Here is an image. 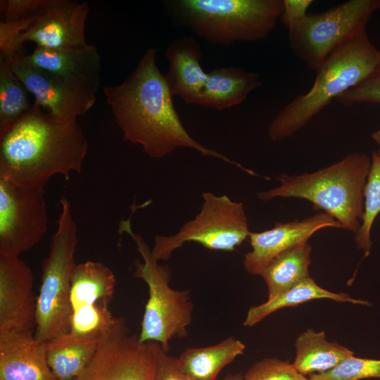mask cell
Returning a JSON list of instances; mask_svg holds the SVG:
<instances>
[{
  "mask_svg": "<svg viewBox=\"0 0 380 380\" xmlns=\"http://www.w3.org/2000/svg\"><path fill=\"white\" fill-rule=\"evenodd\" d=\"M156 54V48L147 49L122 83L103 87L123 139L140 145L153 158H163L177 148L185 147L250 173V170L205 147L189 134L175 108L165 76L157 65Z\"/></svg>",
  "mask_w": 380,
  "mask_h": 380,
  "instance_id": "cell-1",
  "label": "cell"
},
{
  "mask_svg": "<svg viewBox=\"0 0 380 380\" xmlns=\"http://www.w3.org/2000/svg\"><path fill=\"white\" fill-rule=\"evenodd\" d=\"M87 139L77 119L63 118L34 104L0 134V177L18 185L44 189L60 175L80 173Z\"/></svg>",
  "mask_w": 380,
  "mask_h": 380,
  "instance_id": "cell-2",
  "label": "cell"
},
{
  "mask_svg": "<svg viewBox=\"0 0 380 380\" xmlns=\"http://www.w3.org/2000/svg\"><path fill=\"white\" fill-rule=\"evenodd\" d=\"M380 62V51L367 32L333 51L316 70L312 86L286 104L268 126L274 141L284 140L301 129L332 100L367 78Z\"/></svg>",
  "mask_w": 380,
  "mask_h": 380,
  "instance_id": "cell-3",
  "label": "cell"
},
{
  "mask_svg": "<svg viewBox=\"0 0 380 380\" xmlns=\"http://www.w3.org/2000/svg\"><path fill=\"white\" fill-rule=\"evenodd\" d=\"M367 154L355 153L341 160L312 173L276 179L280 186L260 191V201L274 198H298L310 201L355 234L363 215V192L371 167Z\"/></svg>",
  "mask_w": 380,
  "mask_h": 380,
  "instance_id": "cell-4",
  "label": "cell"
},
{
  "mask_svg": "<svg viewBox=\"0 0 380 380\" xmlns=\"http://www.w3.org/2000/svg\"><path fill=\"white\" fill-rule=\"evenodd\" d=\"M167 5L182 24L222 45L265 39L283 11V0H175Z\"/></svg>",
  "mask_w": 380,
  "mask_h": 380,
  "instance_id": "cell-5",
  "label": "cell"
},
{
  "mask_svg": "<svg viewBox=\"0 0 380 380\" xmlns=\"http://www.w3.org/2000/svg\"><path fill=\"white\" fill-rule=\"evenodd\" d=\"M57 228L48 255L42 260L39 292L37 297L35 338L46 343L70 330L71 281L76 263L77 228L72 208L63 196Z\"/></svg>",
  "mask_w": 380,
  "mask_h": 380,
  "instance_id": "cell-6",
  "label": "cell"
},
{
  "mask_svg": "<svg viewBox=\"0 0 380 380\" xmlns=\"http://www.w3.org/2000/svg\"><path fill=\"white\" fill-rule=\"evenodd\" d=\"M119 232L128 234L135 242L143 262H135L134 276L144 280L148 288L139 341L156 342L167 352L170 339L188 334L193 310L189 291L170 286L169 267L158 264L144 239L132 230L130 218L120 222Z\"/></svg>",
  "mask_w": 380,
  "mask_h": 380,
  "instance_id": "cell-7",
  "label": "cell"
},
{
  "mask_svg": "<svg viewBox=\"0 0 380 380\" xmlns=\"http://www.w3.org/2000/svg\"><path fill=\"white\" fill-rule=\"evenodd\" d=\"M380 0H349L329 9L308 13L289 32L291 49L311 70L315 71L336 48L366 32Z\"/></svg>",
  "mask_w": 380,
  "mask_h": 380,
  "instance_id": "cell-8",
  "label": "cell"
},
{
  "mask_svg": "<svg viewBox=\"0 0 380 380\" xmlns=\"http://www.w3.org/2000/svg\"><path fill=\"white\" fill-rule=\"evenodd\" d=\"M203 204L198 215L172 236L155 237L152 254L158 260H168L173 251L186 242H196L204 248L234 251L249 237L248 219L243 205L227 195L202 194Z\"/></svg>",
  "mask_w": 380,
  "mask_h": 380,
  "instance_id": "cell-9",
  "label": "cell"
},
{
  "mask_svg": "<svg viewBox=\"0 0 380 380\" xmlns=\"http://www.w3.org/2000/svg\"><path fill=\"white\" fill-rule=\"evenodd\" d=\"M153 341L140 343L123 318L103 329L97 350L84 373L74 380H153Z\"/></svg>",
  "mask_w": 380,
  "mask_h": 380,
  "instance_id": "cell-10",
  "label": "cell"
},
{
  "mask_svg": "<svg viewBox=\"0 0 380 380\" xmlns=\"http://www.w3.org/2000/svg\"><path fill=\"white\" fill-rule=\"evenodd\" d=\"M47 229L44 189L24 187L0 177V255L20 257Z\"/></svg>",
  "mask_w": 380,
  "mask_h": 380,
  "instance_id": "cell-11",
  "label": "cell"
},
{
  "mask_svg": "<svg viewBox=\"0 0 380 380\" xmlns=\"http://www.w3.org/2000/svg\"><path fill=\"white\" fill-rule=\"evenodd\" d=\"M116 279L111 270L101 262L87 261L77 264L70 294V332L77 336L100 334L114 319L109 305Z\"/></svg>",
  "mask_w": 380,
  "mask_h": 380,
  "instance_id": "cell-12",
  "label": "cell"
},
{
  "mask_svg": "<svg viewBox=\"0 0 380 380\" xmlns=\"http://www.w3.org/2000/svg\"><path fill=\"white\" fill-rule=\"evenodd\" d=\"M89 11L87 2L44 0L33 22L21 33L20 42L57 50L86 46L84 30Z\"/></svg>",
  "mask_w": 380,
  "mask_h": 380,
  "instance_id": "cell-13",
  "label": "cell"
},
{
  "mask_svg": "<svg viewBox=\"0 0 380 380\" xmlns=\"http://www.w3.org/2000/svg\"><path fill=\"white\" fill-rule=\"evenodd\" d=\"M26 55L10 65L34 97V103L63 118L77 119L94 105L96 95L82 91L49 71L30 63Z\"/></svg>",
  "mask_w": 380,
  "mask_h": 380,
  "instance_id": "cell-14",
  "label": "cell"
},
{
  "mask_svg": "<svg viewBox=\"0 0 380 380\" xmlns=\"http://www.w3.org/2000/svg\"><path fill=\"white\" fill-rule=\"evenodd\" d=\"M31 268L20 258L0 255V331L34 334L37 298Z\"/></svg>",
  "mask_w": 380,
  "mask_h": 380,
  "instance_id": "cell-15",
  "label": "cell"
},
{
  "mask_svg": "<svg viewBox=\"0 0 380 380\" xmlns=\"http://www.w3.org/2000/svg\"><path fill=\"white\" fill-rule=\"evenodd\" d=\"M326 227H343L325 212L318 213L301 220L276 222L274 227L260 232H251L252 250L244 256L243 265L252 274L260 275L265 267L281 253L308 242L318 230Z\"/></svg>",
  "mask_w": 380,
  "mask_h": 380,
  "instance_id": "cell-16",
  "label": "cell"
},
{
  "mask_svg": "<svg viewBox=\"0 0 380 380\" xmlns=\"http://www.w3.org/2000/svg\"><path fill=\"white\" fill-rule=\"evenodd\" d=\"M27 60L72 87L96 95L101 80V57L94 45L57 50L36 47Z\"/></svg>",
  "mask_w": 380,
  "mask_h": 380,
  "instance_id": "cell-17",
  "label": "cell"
},
{
  "mask_svg": "<svg viewBox=\"0 0 380 380\" xmlns=\"http://www.w3.org/2000/svg\"><path fill=\"white\" fill-rule=\"evenodd\" d=\"M0 380H57L47 362L46 343L31 333L0 331Z\"/></svg>",
  "mask_w": 380,
  "mask_h": 380,
  "instance_id": "cell-18",
  "label": "cell"
},
{
  "mask_svg": "<svg viewBox=\"0 0 380 380\" xmlns=\"http://www.w3.org/2000/svg\"><path fill=\"white\" fill-rule=\"evenodd\" d=\"M165 56L170 68L165 76L171 94L179 96L188 105H199L201 94L208 77L201 66L199 44L184 37L168 45Z\"/></svg>",
  "mask_w": 380,
  "mask_h": 380,
  "instance_id": "cell-19",
  "label": "cell"
},
{
  "mask_svg": "<svg viewBox=\"0 0 380 380\" xmlns=\"http://www.w3.org/2000/svg\"><path fill=\"white\" fill-rule=\"evenodd\" d=\"M100 334L67 332L46 342L48 365L57 380H74L87 368L97 350Z\"/></svg>",
  "mask_w": 380,
  "mask_h": 380,
  "instance_id": "cell-20",
  "label": "cell"
},
{
  "mask_svg": "<svg viewBox=\"0 0 380 380\" xmlns=\"http://www.w3.org/2000/svg\"><path fill=\"white\" fill-rule=\"evenodd\" d=\"M262 85L260 75L239 67L214 69L208 72L199 106L222 110L243 103Z\"/></svg>",
  "mask_w": 380,
  "mask_h": 380,
  "instance_id": "cell-21",
  "label": "cell"
},
{
  "mask_svg": "<svg viewBox=\"0 0 380 380\" xmlns=\"http://www.w3.org/2000/svg\"><path fill=\"white\" fill-rule=\"evenodd\" d=\"M245 349L240 340L230 336L210 346L187 348L176 361L190 380H216L222 369Z\"/></svg>",
  "mask_w": 380,
  "mask_h": 380,
  "instance_id": "cell-22",
  "label": "cell"
},
{
  "mask_svg": "<svg viewBox=\"0 0 380 380\" xmlns=\"http://www.w3.org/2000/svg\"><path fill=\"white\" fill-rule=\"evenodd\" d=\"M295 347L296 355L293 365L305 376L327 372L354 355L349 348L327 341L324 331L311 329L298 336Z\"/></svg>",
  "mask_w": 380,
  "mask_h": 380,
  "instance_id": "cell-23",
  "label": "cell"
},
{
  "mask_svg": "<svg viewBox=\"0 0 380 380\" xmlns=\"http://www.w3.org/2000/svg\"><path fill=\"white\" fill-rule=\"evenodd\" d=\"M331 299L338 302L351 303L370 306V302L355 299L345 293H334L319 286L310 276L301 279L289 289L271 300L248 310L243 322L245 327H252L270 315L285 307L295 306L315 299Z\"/></svg>",
  "mask_w": 380,
  "mask_h": 380,
  "instance_id": "cell-24",
  "label": "cell"
},
{
  "mask_svg": "<svg viewBox=\"0 0 380 380\" xmlns=\"http://www.w3.org/2000/svg\"><path fill=\"white\" fill-rule=\"evenodd\" d=\"M310 245L308 242L300 243L279 254L265 267L260 276L267 286V300L273 299L310 276Z\"/></svg>",
  "mask_w": 380,
  "mask_h": 380,
  "instance_id": "cell-25",
  "label": "cell"
},
{
  "mask_svg": "<svg viewBox=\"0 0 380 380\" xmlns=\"http://www.w3.org/2000/svg\"><path fill=\"white\" fill-rule=\"evenodd\" d=\"M29 93L11 65L0 57V134L31 109Z\"/></svg>",
  "mask_w": 380,
  "mask_h": 380,
  "instance_id": "cell-26",
  "label": "cell"
},
{
  "mask_svg": "<svg viewBox=\"0 0 380 380\" xmlns=\"http://www.w3.org/2000/svg\"><path fill=\"white\" fill-rule=\"evenodd\" d=\"M363 196L365 200L362 223L354 241L367 257L372 248L371 229L375 218L380 213V158L375 151L372 155L371 167Z\"/></svg>",
  "mask_w": 380,
  "mask_h": 380,
  "instance_id": "cell-27",
  "label": "cell"
},
{
  "mask_svg": "<svg viewBox=\"0 0 380 380\" xmlns=\"http://www.w3.org/2000/svg\"><path fill=\"white\" fill-rule=\"evenodd\" d=\"M380 379V360L350 356L327 372L310 375L309 380Z\"/></svg>",
  "mask_w": 380,
  "mask_h": 380,
  "instance_id": "cell-28",
  "label": "cell"
},
{
  "mask_svg": "<svg viewBox=\"0 0 380 380\" xmlns=\"http://www.w3.org/2000/svg\"><path fill=\"white\" fill-rule=\"evenodd\" d=\"M244 380H309L289 362L277 358L263 359L253 365Z\"/></svg>",
  "mask_w": 380,
  "mask_h": 380,
  "instance_id": "cell-29",
  "label": "cell"
},
{
  "mask_svg": "<svg viewBox=\"0 0 380 380\" xmlns=\"http://www.w3.org/2000/svg\"><path fill=\"white\" fill-rule=\"evenodd\" d=\"M34 18L25 19L15 23L0 21V57L9 65L27 53L20 37L34 20Z\"/></svg>",
  "mask_w": 380,
  "mask_h": 380,
  "instance_id": "cell-30",
  "label": "cell"
},
{
  "mask_svg": "<svg viewBox=\"0 0 380 380\" xmlns=\"http://www.w3.org/2000/svg\"><path fill=\"white\" fill-rule=\"evenodd\" d=\"M336 100L346 106L363 103L380 104V62L367 78Z\"/></svg>",
  "mask_w": 380,
  "mask_h": 380,
  "instance_id": "cell-31",
  "label": "cell"
},
{
  "mask_svg": "<svg viewBox=\"0 0 380 380\" xmlns=\"http://www.w3.org/2000/svg\"><path fill=\"white\" fill-rule=\"evenodd\" d=\"M44 0H1V22L15 23L37 16Z\"/></svg>",
  "mask_w": 380,
  "mask_h": 380,
  "instance_id": "cell-32",
  "label": "cell"
},
{
  "mask_svg": "<svg viewBox=\"0 0 380 380\" xmlns=\"http://www.w3.org/2000/svg\"><path fill=\"white\" fill-rule=\"evenodd\" d=\"M155 372L153 380H190L179 368L176 358L167 354L162 346L153 342Z\"/></svg>",
  "mask_w": 380,
  "mask_h": 380,
  "instance_id": "cell-33",
  "label": "cell"
},
{
  "mask_svg": "<svg viewBox=\"0 0 380 380\" xmlns=\"http://www.w3.org/2000/svg\"><path fill=\"white\" fill-rule=\"evenodd\" d=\"M312 0H283V11L280 20L288 32L294 30L308 15Z\"/></svg>",
  "mask_w": 380,
  "mask_h": 380,
  "instance_id": "cell-34",
  "label": "cell"
},
{
  "mask_svg": "<svg viewBox=\"0 0 380 380\" xmlns=\"http://www.w3.org/2000/svg\"><path fill=\"white\" fill-rule=\"evenodd\" d=\"M372 139L378 144L379 150L377 152L380 158V129L374 132L371 135Z\"/></svg>",
  "mask_w": 380,
  "mask_h": 380,
  "instance_id": "cell-35",
  "label": "cell"
},
{
  "mask_svg": "<svg viewBox=\"0 0 380 380\" xmlns=\"http://www.w3.org/2000/svg\"><path fill=\"white\" fill-rule=\"evenodd\" d=\"M223 380H244L243 376L240 374H228Z\"/></svg>",
  "mask_w": 380,
  "mask_h": 380,
  "instance_id": "cell-36",
  "label": "cell"
}]
</instances>
